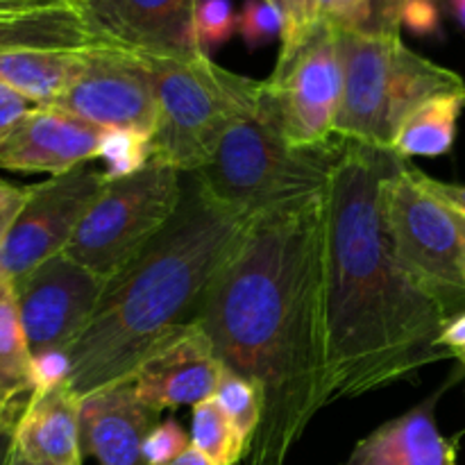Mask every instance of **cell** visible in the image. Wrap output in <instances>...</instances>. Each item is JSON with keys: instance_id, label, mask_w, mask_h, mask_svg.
Returning <instances> with one entry per match:
<instances>
[{"instance_id": "1", "label": "cell", "mask_w": 465, "mask_h": 465, "mask_svg": "<svg viewBox=\"0 0 465 465\" xmlns=\"http://www.w3.org/2000/svg\"><path fill=\"white\" fill-rule=\"evenodd\" d=\"M325 191L259 213L213 277L198 322L227 371L259 381L248 465H286L330 404L322 331Z\"/></svg>"}, {"instance_id": "2", "label": "cell", "mask_w": 465, "mask_h": 465, "mask_svg": "<svg viewBox=\"0 0 465 465\" xmlns=\"http://www.w3.org/2000/svg\"><path fill=\"white\" fill-rule=\"evenodd\" d=\"M404 159L343 141L325 186L322 331L327 400L361 398L450 359L448 318L400 268L384 221V184Z\"/></svg>"}, {"instance_id": "3", "label": "cell", "mask_w": 465, "mask_h": 465, "mask_svg": "<svg viewBox=\"0 0 465 465\" xmlns=\"http://www.w3.org/2000/svg\"><path fill=\"white\" fill-rule=\"evenodd\" d=\"M250 221L213 203L189 175L175 216L107 282L94 318L66 350L73 393L82 400L132 381L150 354L193 325Z\"/></svg>"}, {"instance_id": "4", "label": "cell", "mask_w": 465, "mask_h": 465, "mask_svg": "<svg viewBox=\"0 0 465 465\" xmlns=\"http://www.w3.org/2000/svg\"><path fill=\"white\" fill-rule=\"evenodd\" d=\"M339 145L295 148L282 134L262 82L254 107L234 123L207 166L191 173L221 207L257 218L280 204L322 193L341 153Z\"/></svg>"}, {"instance_id": "5", "label": "cell", "mask_w": 465, "mask_h": 465, "mask_svg": "<svg viewBox=\"0 0 465 465\" xmlns=\"http://www.w3.org/2000/svg\"><path fill=\"white\" fill-rule=\"evenodd\" d=\"M343 95L334 134L341 141L393 150L404 118L427 100L465 91V80L409 48L400 36L371 30L336 32Z\"/></svg>"}, {"instance_id": "6", "label": "cell", "mask_w": 465, "mask_h": 465, "mask_svg": "<svg viewBox=\"0 0 465 465\" xmlns=\"http://www.w3.org/2000/svg\"><path fill=\"white\" fill-rule=\"evenodd\" d=\"M143 59L159 98L153 162L191 175L207 166L225 132L254 107L262 82L227 71L207 53L189 59Z\"/></svg>"}, {"instance_id": "7", "label": "cell", "mask_w": 465, "mask_h": 465, "mask_svg": "<svg viewBox=\"0 0 465 465\" xmlns=\"http://www.w3.org/2000/svg\"><path fill=\"white\" fill-rule=\"evenodd\" d=\"M393 257L448 322L465 312V218L422 189L404 159L384 184Z\"/></svg>"}, {"instance_id": "8", "label": "cell", "mask_w": 465, "mask_h": 465, "mask_svg": "<svg viewBox=\"0 0 465 465\" xmlns=\"http://www.w3.org/2000/svg\"><path fill=\"white\" fill-rule=\"evenodd\" d=\"M182 193V173L159 162L134 175L109 177L64 254L112 282L175 216Z\"/></svg>"}, {"instance_id": "9", "label": "cell", "mask_w": 465, "mask_h": 465, "mask_svg": "<svg viewBox=\"0 0 465 465\" xmlns=\"http://www.w3.org/2000/svg\"><path fill=\"white\" fill-rule=\"evenodd\" d=\"M263 89L291 145H331L343 95V66L334 27L321 21L295 48L280 50L275 71L263 80Z\"/></svg>"}, {"instance_id": "10", "label": "cell", "mask_w": 465, "mask_h": 465, "mask_svg": "<svg viewBox=\"0 0 465 465\" xmlns=\"http://www.w3.org/2000/svg\"><path fill=\"white\" fill-rule=\"evenodd\" d=\"M107 180V171L84 163L32 184L25 204L0 245V282H14L62 254Z\"/></svg>"}, {"instance_id": "11", "label": "cell", "mask_w": 465, "mask_h": 465, "mask_svg": "<svg viewBox=\"0 0 465 465\" xmlns=\"http://www.w3.org/2000/svg\"><path fill=\"white\" fill-rule=\"evenodd\" d=\"M50 107L103 130H132L150 139L159 123L157 84L148 62L118 48L84 50L80 71Z\"/></svg>"}, {"instance_id": "12", "label": "cell", "mask_w": 465, "mask_h": 465, "mask_svg": "<svg viewBox=\"0 0 465 465\" xmlns=\"http://www.w3.org/2000/svg\"><path fill=\"white\" fill-rule=\"evenodd\" d=\"M23 331L35 357L66 352L86 330L103 300L107 282L57 254L12 282Z\"/></svg>"}, {"instance_id": "13", "label": "cell", "mask_w": 465, "mask_h": 465, "mask_svg": "<svg viewBox=\"0 0 465 465\" xmlns=\"http://www.w3.org/2000/svg\"><path fill=\"white\" fill-rule=\"evenodd\" d=\"M200 0H77L89 30L109 48L139 57L189 59L204 53L195 14Z\"/></svg>"}, {"instance_id": "14", "label": "cell", "mask_w": 465, "mask_h": 465, "mask_svg": "<svg viewBox=\"0 0 465 465\" xmlns=\"http://www.w3.org/2000/svg\"><path fill=\"white\" fill-rule=\"evenodd\" d=\"M223 372L212 339L195 321L141 363L132 386L145 407L162 413L213 398Z\"/></svg>"}, {"instance_id": "15", "label": "cell", "mask_w": 465, "mask_h": 465, "mask_svg": "<svg viewBox=\"0 0 465 465\" xmlns=\"http://www.w3.org/2000/svg\"><path fill=\"white\" fill-rule=\"evenodd\" d=\"M103 127L57 107H35L0 141V168L50 177L98 159Z\"/></svg>"}, {"instance_id": "16", "label": "cell", "mask_w": 465, "mask_h": 465, "mask_svg": "<svg viewBox=\"0 0 465 465\" xmlns=\"http://www.w3.org/2000/svg\"><path fill=\"white\" fill-rule=\"evenodd\" d=\"M159 416L141 402L132 381L86 395L80 400L82 452L100 465H148L143 443Z\"/></svg>"}, {"instance_id": "17", "label": "cell", "mask_w": 465, "mask_h": 465, "mask_svg": "<svg viewBox=\"0 0 465 465\" xmlns=\"http://www.w3.org/2000/svg\"><path fill=\"white\" fill-rule=\"evenodd\" d=\"M440 395L443 389L377 427L354 445L343 465H457L459 436L448 439L436 422Z\"/></svg>"}, {"instance_id": "18", "label": "cell", "mask_w": 465, "mask_h": 465, "mask_svg": "<svg viewBox=\"0 0 465 465\" xmlns=\"http://www.w3.org/2000/svg\"><path fill=\"white\" fill-rule=\"evenodd\" d=\"M14 450L39 465H82L80 398L68 381L36 391L14 430Z\"/></svg>"}, {"instance_id": "19", "label": "cell", "mask_w": 465, "mask_h": 465, "mask_svg": "<svg viewBox=\"0 0 465 465\" xmlns=\"http://www.w3.org/2000/svg\"><path fill=\"white\" fill-rule=\"evenodd\" d=\"M39 391L36 363L18 316L12 282H0V427L16 430Z\"/></svg>"}, {"instance_id": "20", "label": "cell", "mask_w": 465, "mask_h": 465, "mask_svg": "<svg viewBox=\"0 0 465 465\" xmlns=\"http://www.w3.org/2000/svg\"><path fill=\"white\" fill-rule=\"evenodd\" d=\"M104 45L75 5L0 12V54L18 50H94Z\"/></svg>"}, {"instance_id": "21", "label": "cell", "mask_w": 465, "mask_h": 465, "mask_svg": "<svg viewBox=\"0 0 465 465\" xmlns=\"http://www.w3.org/2000/svg\"><path fill=\"white\" fill-rule=\"evenodd\" d=\"M84 50H18L0 54V82L36 107H50L80 71Z\"/></svg>"}, {"instance_id": "22", "label": "cell", "mask_w": 465, "mask_h": 465, "mask_svg": "<svg viewBox=\"0 0 465 465\" xmlns=\"http://www.w3.org/2000/svg\"><path fill=\"white\" fill-rule=\"evenodd\" d=\"M465 109V91L436 95L413 109L393 141V153L402 159L440 157L452 150L457 141L459 118Z\"/></svg>"}, {"instance_id": "23", "label": "cell", "mask_w": 465, "mask_h": 465, "mask_svg": "<svg viewBox=\"0 0 465 465\" xmlns=\"http://www.w3.org/2000/svg\"><path fill=\"white\" fill-rule=\"evenodd\" d=\"M191 448L212 465H236L245 459V443L218 407L216 398L193 404L191 411Z\"/></svg>"}, {"instance_id": "24", "label": "cell", "mask_w": 465, "mask_h": 465, "mask_svg": "<svg viewBox=\"0 0 465 465\" xmlns=\"http://www.w3.org/2000/svg\"><path fill=\"white\" fill-rule=\"evenodd\" d=\"M216 402L223 409L234 430L243 439L245 450H248L250 440L257 434L259 425H262L263 409H266V395H263V386L259 381L248 380V377L239 375L234 371L223 372L221 384L216 389Z\"/></svg>"}, {"instance_id": "25", "label": "cell", "mask_w": 465, "mask_h": 465, "mask_svg": "<svg viewBox=\"0 0 465 465\" xmlns=\"http://www.w3.org/2000/svg\"><path fill=\"white\" fill-rule=\"evenodd\" d=\"M98 159L107 163L109 177H127L153 162V139L132 130H104Z\"/></svg>"}, {"instance_id": "26", "label": "cell", "mask_w": 465, "mask_h": 465, "mask_svg": "<svg viewBox=\"0 0 465 465\" xmlns=\"http://www.w3.org/2000/svg\"><path fill=\"white\" fill-rule=\"evenodd\" d=\"M282 30H284V18L277 5L266 0H245L236 21V32L243 36L250 50L268 45L272 39L282 36Z\"/></svg>"}, {"instance_id": "27", "label": "cell", "mask_w": 465, "mask_h": 465, "mask_svg": "<svg viewBox=\"0 0 465 465\" xmlns=\"http://www.w3.org/2000/svg\"><path fill=\"white\" fill-rule=\"evenodd\" d=\"M236 21H239V14L234 12L232 0H200L195 27H198V39L204 53L209 48L227 44L234 36Z\"/></svg>"}, {"instance_id": "28", "label": "cell", "mask_w": 465, "mask_h": 465, "mask_svg": "<svg viewBox=\"0 0 465 465\" xmlns=\"http://www.w3.org/2000/svg\"><path fill=\"white\" fill-rule=\"evenodd\" d=\"M191 448V436L173 418L157 422L143 443V459L148 465H166Z\"/></svg>"}, {"instance_id": "29", "label": "cell", "mask_w": 465, "mask_h": 465, "mask_svg": "<svg viewBox=\"0 0 465 465\" xmlns=\"http://www.w3.org/2000/svg\"><path fill=\"white\" fill-rule=\"evenodd\" d=\"M284 18L282 48L291 50L321 23V0H277Z\"/></svg>"}, {"instance_id": "30", "label": "cell", "mask_w": 465, "mask_h": 465, "mask_svg": "<svg viewBox=\"0 0 465 465\" xmlns=\"http://www.w3.org/2000/svg\"><path fill=\"white\" fill-rule=\"evenodd\" d=\"M372 0H321V21L336 32L366 30Z\"/></svg>"}, {"instance_id": "31", "label": "cell", "mask_w": 465, "mask_h": 465, "mask_svg": "<svg viewBox=\"0 0 465 465\" xmlns=\"http://www.w3.org/2000/svg\"><path fill=\"white\" fill-rule=\"evenodd\" d=\"M402 25H407L413 35L431 36L440 30V5L431 0H409L404 7Z\"/></svg>"}, {"instance_id": "32", "label": "cell", "mask_w": 465, "mask_h": 465, "mask_svg": "<svg viewBox=\"0 0 465 465\" xmlns=\"http://www.w3.org/2000/svg\"><path fill=\"white\" fill-rule=\"evenodd\" d=\"M407 3L409 0H372L371 23H368L366 30L380 32V35L389 36H400Z\"/></svg>"}, {"instance_id": "33", "label": "cell", "mask_w": 465, "mask_h": 465, "mask_svg": "<svg viewBox=\"0 0 465 465\" xmlns=\"http://www.w3.org/2000/svg\"><path fill=\"white\" fill-rule=\"evenodd\" d=\"M36 104L30 103L25 95H21L18 91H14L12 86H7L5 82H0V141L7 139L9 132L23 121L30 109H35Z\"/></svg>"}, {"instance_id": "34", "label": "cell", "mask_w": 465, "mask_h": 465, "mask_svg": "<svg viewBox=\"0 0 465 465\" xmlns=\"http://www.w3.org/2000/svg\"><path fill=\"white\" fill-rule=\"evenodd\" d=\"M411 173L422 189L430 191V193L436 195L440 203L448 204L450 209H454V212L461 213V216L465 218V184H454V182L436 180V177L427 175L425 171H420V168H416V166H411Z\"/></svg>"}, {"instance_id": "35", "label": "cell", "mask_w": 465, "mask_h": 465, "mask_svg": "<svg viewBox=\"0 0 465 465\" xmlns=\"http://www.w3.org/2000/svg\"><path fill=\"white\" fill-rule=\"evenodd\" d=\"M27 193H30V186H14L0 180V245H3L9 227L16 221L21 207L25 204Z\"/></svg>"}, {"instance_id": "36", "label": "cell", "mask_w": 465, "mask_h": 465, "mask_svg": "<svg viewBox=\"0 0 465 465\" xmlns=\"http://www.w3.org/2000/svg\"><path fill=\"white\" fill-rule=\"evenodd\" d=\"M439 345L450 354V359L461 363L465 372V312L459 313L457 318H452V321L445 325Z\"/></svg>"}, {"instance_id": "37", "label": "cell", "mask_w": 465, "mask_h": 465, "mask_svg": "<svg viewBox=\"0 0 465 465\" xmlns=\"http://www.w3.org/2000/svg\"><path fill=\"white\" fill-rule=\"evenodd\" d=\"M77 5V0H0V12H23V9H45Z\"/></svg>"}, {"instance_id": "38", "label": "cell", "mask_w": 465, "mask_h": 465, "mask_svg": "<svg viewBox=\"0 0 465 465\" xmlns=\"http://www.w3.org/2000/svg\"><path fill=\"white\" fill-rule=\"evenodd\" d=\"M14 457V434L0 427V465H9Z\"/></svg>"}, {"instance_id": "39", "label": "cell", "mask_w": 465, "mask_h": 465, "mask_svg": "<svg viewBox=\"0 0 465 465\" xmlns=\"http://www.w3.org/2000/svg\"><path fill=\"white\" fill-rule=\"evenodd\" d=\"M166 465H212V463H209L207 459H204L203 454L198 452V450L189 448L186 452H182L180 457L173 459V461L166 463Z\"/></svg>"}, {"instance_id": "40", "label": "cell", "mask_w": 465, "mask_h": 465, "mask_svg": "<svg viewBox=\"0 0 465 465\" xmlns=\"http://www.w3.org/2000/svg\"><path fill=\"white\" fill-rule=\"evenodd\" d=\"M450 5H452L454 18H457L459 25L465 30V0H450Z\"/></svg>"}, {"instance_id": "41", "label": "cell", "mask_w": 465, "mask_h": 465, "mask_svg": "<svg viewBox=\"0 0 465 465\" xmlns=\"http://www.w3.org/2000/svg\"><path fill=\"white\" fill-rule=\"evenodd\" d=\"M9 465H39V463H32V461H27V459H23L21 454L16 452V450H14V457H12V463Z\"/></svg>"}, {"instance_id": "42", "label": "cell", "mask_w": 465, "mask_h": 465, "mask_svg": "<svg viewBox=\"0 0 465 465\" xmlns=\"http://www.w3.org/2000/svg\"><path fill=\"white\" fill-rule=\"evenodd\" d=\"M266 3H272V5H277V0H266ZM277 7H280V5H277Z\"/></svg>"}, {"instance_id": "43", "label": "cell", "mask_w": 465, "mask_h": 465, "mask_svg": "<svg viewBox=\"0 0 465 465\" xmlns=\"http://www.w3.org/2000/svg\"><path fill=\"white\" fill-rule=\"evenodd\" d=\"M431 3H436V5H440V0H431Z\"/></svg>"}]
</instances>
